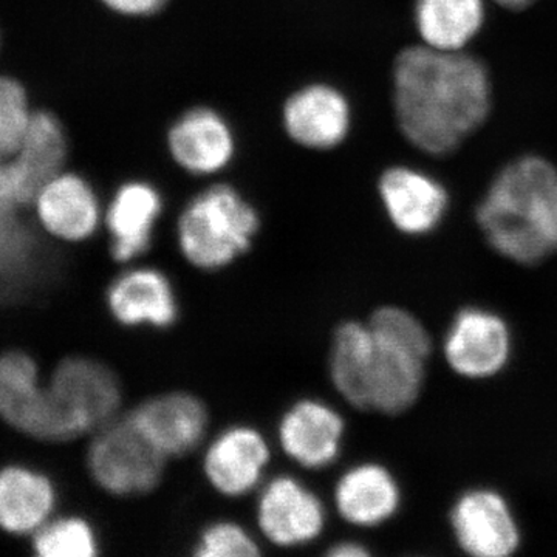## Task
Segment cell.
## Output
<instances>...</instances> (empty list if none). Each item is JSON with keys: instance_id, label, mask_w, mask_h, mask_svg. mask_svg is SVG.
<instances>
[{"instance_id": "7a4b0ae2", "label": "cell", "mask_w": 557, "mask_h": 557, "mask_svg": "<svg viewBox=\"0 0 557 557\" xmlns=\"http://www.w3.org/2000/svg\"><path fill=\"white\" fill-rule=\"evenodd\" d=\"M487 244L509 260L534 265L557 252V170L541 157L498 172L478 208Z\"/></svg>"}, {"instance_id": "5bb4252c", "label": "cell", "mask_w": 557, "mask_h": 557, "mask_svg": "<svg viewBox=\"0 0 557 557\" xmlns=\"http://www.w3.org/2000/svg\"><path fill=\"white\" fill-rule=\"evenodd\" d=\"M282 123L289 138L302 148H338L351 126L346 95L329 84H309L289 95L282 110Z\"/></svg>"}, {"instance_id": "d6986e66", "label": "cell", "mask_w": 557, "mask_h": 557, "mask_svg": "<svg viewBox=\"0 0 557 557\" xmlns=\"http://www.w3.org/2000/svg\"><path fill=\"white\" fill-rule=\"evenodd\" d=\"M67 157V132L60 116L51 110L35 109L20 148L7 160L24 208H30L36 193L64 171Z\"/></svg>"}, {"instance_id": "7402d4cb", "label": "cell", "mask_w": 557, "mask_h": 557, "mask_svg": "<svg viewBox=\"0 0 557 557\" xmlns=\"http://www.w3.org/2000/svg\"><path fill=\"white\" fill-rule=\"evenodd\" d=\"M57 497L47 475L25 467L0 469V530L35 534L51 519Z\"/></svg>"}, {"instance_id": "277c9868", "label": "cell", "mask_w": 557, "mask_h": 557, "mask_svg": "<svg viewBox=\"0 0 557 557\" xmlns=\"http://www.w3.org/2000/svg\"><path fill=\"white\" fill-rule=\"evenodd\" d=\"M86 461L95 485L109 496L129 498L161 485L168 458L124 412L94 432Z\"/></svg>"}, {"instance_id": "4fadbf2b", "label": "cell", "mask_w": 557, "mask_h": 557, "mask_svg": "<svg viewBox=\"0 0 557 557\" xmlns=\"http://www.w3.org/2000/svg\"><path fill=\"white\" fill-rule=\"evenodd\" d=\"M511 354V335L504 319L482 309L460 311L445 341L450 369L467 379L497 375Z\"/></svg>"}, {"instance_id": "4dcf8cb0", "label": "cell", "mask_w": 557, "mask_h": 557, "mask_svg": "<svg viewBox=\"0 0 557 557\" xmlns=\"http://www.w3.org/2000/svg\"><path fill=\"white\" fill-rule=\"evenodd\" d=\"M106 9L127 17H148L159 13L168 0H100Z\"/></svg>"}, {"instance_id": "3957f363", "label": "cell", "mask_w": 557, "mask_h": 557, "mask_svg": "<svg viewBox=\"0 0 557 557\" xmlns=\"http://www.w3.org/2000/svg\"><path fill=\"white\" fill-rule=\"evenodd\" d=\"M260 230L258 209L230 185L201 190L177 220L183 259L205 273L228 269L251 249Z\"/></svg>"}, {"instance_id": "83f0119b", "label": "cell", "mask_w": 557, "mask_h": 557, "mask_svg": "<svg viewBox=\"0 0 557 557\" xmlns=\"http://www.w3.org/2000/svg\"><path fill=\"white\" fill-rule=\"evenodd\" d=\"M197 557H255L262 553L260 542L236 520L208 523L193 545Z\"/></svg>"}, {"instance_id": "cb8c5ba5", "label": "cell", "mask_w": 557, "mask_h": 557, "mask_svg": "<svg viewBox=\"0 0 557 557\" xmlns=\"http://www.w3.org/2000/svg\"><path fill=\"white\" fill-rule=\"evenodd\" d=\"M416 27L432 49L461 51L485 22L483 0H417Z\"/></svg>"}, {"instance_id": "836d02e7", "label": "cell", "mask_w": 557, "mask_h": 557, "mask_svg": "<svg viewBox=\"0 0 557 557\" xmlns=\"http://www.w3.org/2000/svg\"><path fill=\"white\" fill-rule=\"evenodd\" d=\"M3 50V35H2V27H0V54H2Z\"/></svg>"}, {"instance_id": "484cf974", "label": "cell", "mask_w": 557, "mask_h": 557, "mask_svg": "<svg viewBox=\"0 0 557 557\" xmlns=\"http://www.w3.org/2000/svg\"><path fill=\"white\" fill-rule=\"evenodd\" d=\"M32 545L40 557H95L100 553L97 531L78 516L50 519L33 534Z\"/></svg>"}, {"instance_id": "9c48e42d", "label": "cell", "mask_w": 557, "mask_h": 557, "mask_svg": "<svg viewBox=\"0 0 557 557\" xmlns=\"http://www.w3.org/2000/svg\"><path fill=\"white\" fill-rule=\"evenodd\" d=\"M346 421L321 398L296 399L277 423V443L284 456L307 471H324L343 450Z\"/></svg>"}, {"instance_id": "e0dca14e", "label": "cell", "mask_w": 557, "mask_h": 557, "mask_svg": "<svg viewBox=\"0 0 557 557\" xmlns=\"http://www.w3.org/2000/svg\"><path fill=\"white\" fill-rule=\"evenodd\" d=\"M168 150L183 171L214 175L228 168L236 138L228 121L211 108L186 110L168 132Z\"/></svg>"}, {"instance_id": "1f68e13d", "label": "cell", "mask_w": 557, "mask_h": 557, "mask_svg": "<svg viewBox=\"0 0 557 557\" xmlns=\"http://www.w3.org/2000/svg\"><path fill=\"white\" fill-rule=\"evenodd\" d=\"M327 555L330 557H366L370 555V552L361 542L339 541L330 545Z\"/></svg>"}, {"instance_id": "6da1fadb", "label": "cell", "mask_w": 557, "mask_h": 557, "mask_svg": "<svg viewBox=\"0 0 557 557\" xmlns=\"http://www.w3.org/2000/svg\"><path fill=\"white\" fill-rule=\"evenodd\" d=\"M394 102L408 141L429 156H446L490 115V75L471 54L410 47L395 61Z\"/></svg>"}, {"instance_id": "ba28073f", "label": "cell", "mask_w": 557, "mask_h": 557, "mask_svg": "<svg viewBox=\"0 0 557 557\" xmlns=\"http://www.w3.org/2000/svg\"><path fill=\"white\" fill-rule=\"evenodd\" d=\"M270 461L271 446L262 431L231 424L205 446L201 472L219 496L242 498L262 486Z\"/></svg>"}, {"instance_id": "44dd1931", "label": "cell", "mask_w": 557, "mask_h": 557, "mask_svg": "<svg viewBox=\"0 0 557 557\" xmlns=\"http://www.w3.org/2000/svg\"><path fill=\"white\" fill-rule=\"evenodd\" d=\"M373 336L375 350L369 373V410L398 416L412 408L420 397L428 358L380 338L375 333Z\"/></svg>"}, {"instance_id": "9a60e30c", "label": "cell", "mask_w": 557, "mask_h": 557, "mask_svg": "<svg viewBox=\"0 0 557 557\" xmlns=\"http://www.w3.org/2000/svg\"><path fill=\"white\" fill-rule=\"evenodd\" d=\"M458 545L475 557L511 556L520 531L507 500L496 491H469L458 498L450 515Z\"/></svg>"}, {"instance_id": "52a82bcc", "label": "cell", "mask_w": 557, "mask_h": 557, "mask_svg": "<svg viewBox=\"0 0 557 557\" xmlns=\"http://www.w3.org/2000/svg\"><path fill=\"white\" fill-rule=\"evenodd\" d=\"M256 525L273 547H307L324 534L327 508L302 480L278 474L259 487Z\"/></svg>"}, {"instance_id": "2e32d148", "label": "cell", "mask_w": 557, "mask_h": 557, "mask_svg": "<svg viewBox=\"0 0 557 557\" xmlns=\"http://www.w3.org/2000/svg\"><path fill=\"white\" fill-rule=\"evenodd\" d=\"M163 212V197L156 186L141 180L123 183L104 208L110 256L129 265L152 247L157 222Z\"/></svg>"}, {"instance_id": "d6a6232c", "label": "cell", "mask_w": 557, "mask_h": 557, "mask_svg": "<svg viewBox=\"0 0 557 557\" xmlns=\"http://www.w3.org/2000/svg\"><path fill=\"white\" fill-rule=\"evenodd\" d=\"M498 5L504 7V9L520 11L525 10L528 7L533 5L536 0H494Z\"/></svg>"}, {"instance_id": "5b68a950", "label": "cell", "mask_w": 557, "mask_h": 557, "mask_svg": "<svg viewBox=\"0 0 557 557\" xmlns=\"http://www.w3.org/2000/svg\"><path fill=\"white\" fill-rule=\"evenodd\" d=\"M0 420L40 442L79 438L47 383L40 381L35 359L22 351L0 355Z\"/></svg>"}, {"instance_id": "f1b7e54d", "label": "cell", "mask_w": 557, "mask_h": 557, "mask_svg": "<svg viewBox=\"0 0 557 557\" xmlns=\"http://www.w3.org/2000/svg\"><path fill=\"white\" fill-rule=\"evenodd\" d=\"M368 324L380 338L408 347L421 357L429 358L432 347L429 333L409 311L398 307H381L373 311Z\"/></svg>"}, {"instance_id": "7c38bea8", "label": "cell", "mask_w": 557, "mask_h": 557, "mask_svg": "<svg viewBox=\"0 0 557 557\" xmlns=\"http://www.w3.org/2000/svg\"><path fill=\"white\" fill-rule=\"evenodd\" d=\"M106 307L124 329H171L180 314L170 276L149 265L129 267L113 277L106 292Z\"/></svg>"}, {"instance_id": "ac0fdd59", "label": "cell", "mask_w": 557, "mask_h": 557, "mask_svg": "<svg viewBox=\"0 0 557 557\" xmlns=\"http://www.w3.org/2000/svg\"><path fill=\"white\" fill-rule=\"evenodd\" d=\"M379 190L387 218L409 236L432 233L448 211L449 196L442 183L412 168L384 171Z\"/></svg>"}, {"instance_id": "f546056e", "label": "cell", "mask_w": 557, "mask_h": 557, "mask_svg": "<svg viewBox=\"0 0 557 557\" xmlns=\"http://www.w3.org/2000/svg\"><path fill=\"white\" fill-rule=\"evenodd\" d=\"M22 209L24 205L21 203L20 194L14 185L9 161L0 160V220L20 214Z\"/></svg>"}, {"instance_id": "8992f818", "label": "cell", "mask_w": 557, "mask_h": 557, "mask_svg": "<svg viewBox=\"0 0 557 557\" xmlns=\"http://www.w3.org/2000/svg\"><path fill=\"white\" fill-rule=\"evenodd\" d=\"M47 386L78 437L94 434L121 413V381L100 359L81 355L62 359Z\"/></svg>"}, {"instance_id": "8fae6325", "label": "cell", "mask_w": 557, "mask_h": 557, "mask_svg": "<svg viewBox=\"0 0 557 557\" xmlns=\"http://www.w3.org/2000/svg\"><path fill=\"white\" fill-rule=\"evenodd\" d=\"M30 208L39 228L51 239L83 244L104 223L97 190L78 172L61 171L36 193Z\"/></svg>"}, {"instance_id": "ffe728a7", "label": "cell", "mask_w": 557, "mask_h": 557, "mask_svg": "<svg viewBox=\"0 0 557 557\" xmlns=\"http://www.w3.org/2000/svg\"><path fill=\"white\" fill-rule=\"evenodd\" d=\"M336 512L344 522L358 528L383 525L397 515L401 491L383 465L359 463L339 475L333 491Z\"/></svg>"}, {"instance_id": "d4e9b609", "label": "cell", "mask_w": 557, "mask_h": 557, "mask_svg": "<svg viewBox=\"0 0 557 557\" xmlns=\"http://www.w3.org/2000/svg\"><path fill=\"white\" fill-rule=\"evenodd\" d=\"M38 237L20 214L0 220V299L21 295L38 273Z\"/></svg>"}, {"instance_id": "30bf717a", "label": "cell", "mask_w": 557, "mask_h": 557, "mask_svg": "<svg viewBox=\"0 0 557 557\" xmlns=\"http://www.w3.org/2000/svg\"><path fill=\"white\" fill-rule=\"evenodd\" d=\"M126 413L168 460L189 456L207 440V405L190 392L171 391L153 395Z\"/></svg>"}, {"instance_id": "4316f807", "label": "cell", "mask_w": 557, "mask_h": 557, "mask_svg": "<svg viewBox=\"0 0 557 557\" xmlns=\"http://www.w3.org/2000/svg\"><path fill=\"white\" fill-rule=\"evenodd\" d=\"M35 108L24 81L0 72V160H9L27 134Z\"/></svg>"}, {"instance_id": "603a6c76", "label": "cell", "mask_w": 557, "mask_h": 557, "mask_svg": "<svg viewBox=\"0 0 557 557\" xmlns=\"http://www.w3.org/2000/svg\"><path fill=\"white\" fill-rule=\"evenodd\" d=\"M375 336L369 324L346 321L336 327L330 346L329 373L336 394L348 406L369 410V373Z\"/></svg>"}]
</instances>
